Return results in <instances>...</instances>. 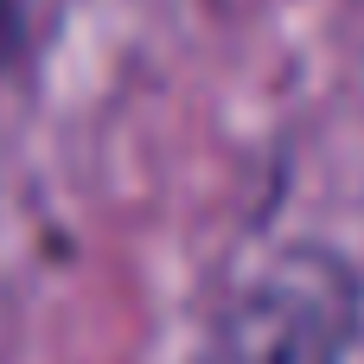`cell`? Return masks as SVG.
Listing matches in <instances>:
<instances>
[{
  "instance_id": "obj_1",
  "label": "cell",
  "mask_w": 364,
  "mask_h": 364,
  "mask_svg": "<svg viewBox=\"0 0 364 364\" xmlns=\"http://www.w3.org/2000/svg\"><path fill=\"white\" fill-rule=\"evenodd\" d=\"M364 346V262L326 237H288L218 288L192 364H352Z\"/></svg>"
},
{
  "instance_id": "obj_2",
  "label": "cell",
  "mask_w": 364,
  "mask_h": 364,
  "mask_svg": "<svg viewBox=\"0 0 364 364\" xmlns=\"http://www.w3.org/2000/svg\"><path fill=\"white\" fill-rule=\"evenodd\" d=\"M38 51V0H0V83L19 77Z\"/></svg>"
}]
</instances>
